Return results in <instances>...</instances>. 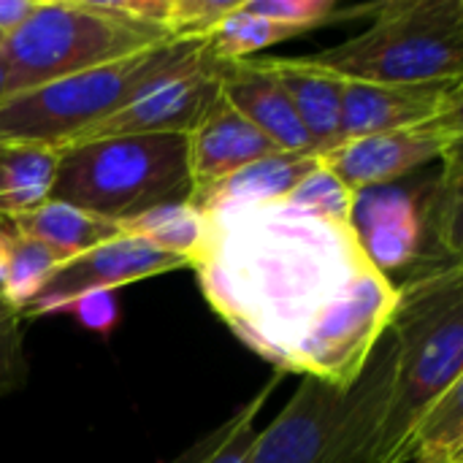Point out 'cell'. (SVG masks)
I'll list each match as a JSON object with an SVG mask.
<instances>
[{"instance_id":"obj_1","label":"cell","mask_w":463,"mask_h":463,"mask_svg":"<svg viewBox=\"0 0 463 463\" xmlns=\"http://www.w3.org/2000/svg\"><path fill=\"white\" fill-rule=\"evenodd\" d=\"M206 220L209 236L193 263L206 304L241 345L290 374L307 336L369 269L353 225L288 201Z\"/></svg>"},{"instance_id":"obj_2","label":"cell","mask_w":463,"mask_h":463,"mask_svg":"<svg viewBox=\"0 0 463 463\" xmlns=\"http://www.w3.org/2000/svg\"><path fill=\"white\" fill-rule=\"evenodd\" d=\"M396 290V377L377 463H396L423 412L463 380V263L415 269Z\"/></svg>"},{"instance_id":"obj_3","label":"cell","mask_w":463,"mask_h":463,"mask_svg":"<svg viewBox=\"0 0 463 463\" xmlns=\"http://www.w3.org/2000/svg\"><path fill=\"white\" fill-rule=\"evenodd\" d=\"M372 11L364 33L301 60L345 81L463 84V0H393Z\"/></svg>"},{"instance_id":"obj_4","label":"cell","mask_w":463,"mask_h":463,"mask_svg":"<svg viewBox=\"0 0 463 463\" xmlns=\"http://www.w3.org/2000/svg\"><path fill=\"white\" fill-rule=\"evenodd\" d=\"M190 190L184 133H152L62 149L52 198L119 225Z\"/></svg>"},{"instance_id":"obj_5","label":"cell","mask_w":463,"mask_h":463,"mask_svg":"<svg viewBox=\"0 0 463 463\" xmlns=\"http://www.w3.org/2000/svg\"><path fill=\"white\" fill-rule=\"evenodd\" d=\"M168 41L155 27L130 22L111 0H38L33 14L0 43L14 95L109 65Z\"/></svg>"},{"instance_id":"obj_6","label":"cell","mask_w":463,"mask_h":463,"mask_svg":"<svg viewBox=\"0 0 463 463\" xmlns=\"http://www.w3.org/2000/svg\"><path fill=\"white\" fill-rule=\"evenodd\" d=\"M203 41H160L144 52L90 68L0 103V144L62 146L73 136L122 109L157 73L184 60Z\"/></svg>"},{"instance_id":"obj_7","label":"cell","mask_w":463,"mask_h":463,"mask_svg":"<svg viewBox=\"0 0 463 463\" xmlns=\"http://www.w3.org/2000/svg\"><path fill=\"white\" fill-rule=\"evenodd\" d=\"M222 65L198 43L184 60L157 73L144 90H138L122 109L87 128L84 133L65 141L62 149H73L90 141L122 138V136H152V133H187L201 111L220 92Z\"/></svg>"},{"instance_id":"obj_8","label":"cell","mask_w":463,"mask_h":463,"mask_svg":"<svg viewBox=\"0 0 463 463\" xmlns=\"http://www.w3.org/2000/svg\"><path fill=\"white\" fill-rule=\"evenodd\" d=\"M461 138L463 117L461 111H456L418 128L342 141L317 157L353 193H361L366 187L396 184L429 163H442L448 155L461 149Z\"/></svg>"},{"instance_id":"obj_9","label":"cell","mask_w":463,"mask_h":463,"mask_svg":"<svg viewBox=\"0 0 463 463\" xmlns=\"http://www.w3.org/2000/svg\"><path fill=\"white\" fill-rule=\"evenodd\" d=\"M179 269H190L182 258L160 252L146 241L117 236L84 255L71 258L57 269L43 293L22 312V320L57 315L62 304L87 293V290H119L141 279H152L160 274H171Z\"/></svg>"},{"instance_id":"obj_10","label":"cell","mask_w":463,"mask_h":463,"mask_svg":"<svg viewBox=\"0 0 463 463\" xmlns=\"http://www.w3.org/2000/svg\"><path fill=\"white\" fill-rule=\"evenodd\" d=\"M353 233L372 269L396 285L404 279L423 255V220L420 187L380 184L355 193Z\"/></svg>"},{"instance_id":"obj_11","label":"cell","mask_w":463,"mask_h":463,"mask_svg":"<svg viewBox=\"0 0 463 463\" xmlns=\"http://www.w3.org/2000/svg\"><path fill=\"white\" fill-rule=\"evenodd\" d=\"M463 84L407 87L345 81L339 144L391 130L418 128L463 109Z\"/></svg>"},{"instance_id":"obj_12","label":"cell","mask_w":463,"mask_h":463,"mask_svg":"<svg viewBox=\"0 0 463 463\" xmlns=\"http://www.w3.org/2000/svg\"><path fill=\"white\" fill-rule=\"evenodd\" d=\"M350 391V388H347ZM347 391L304 377L282 412L255 434L250 463H320Z\"/></svg>"},{"instance_id":"obj_13","label":"cell","mask_w":463,"mask_h":463,"mask_svg":"<svg viewBox=\"0 0 463 463\" xmlns=\"http://www.w3.org/2000/svg\"><path fill=\"white\" fill-rule=\"evenodd\" d=\"M396 377V345L391 334L374 347L361 377L345 396L320 463H377L380 437L385 429Z\"/></svg>"},{"instance_id":"obj_14","label":"cell","mask_w":463,"mask_h":463,"mask_svg":"<svg viewBox=\"0 0 463 463\" xmlns=\"http://www.w3.org/2000/svg\"><path fill=\"white\" fill-rule=\"evenodd\" d=\"M187 141V171H190V195L212 187L214 182L231 176L233 171L277 155L279 149L250 122L244 119L225 98L217 92L212 103L201 111L195 125L184 133Z\"/></svg>"},{"instance_id":"obj_15","label":"cell","mask_w":463,"mask_h":463,"mask_svg":"<svg viewBox=\"0 0 463 463\" xmlns=\"http://www.w3.org/2000/svg\"><path fill=\"white\" fill-rule=\"evenodd\" d=\"M220 92L279 152L317 155L288 92L282 90L279 79L263 65V60L252 57V60H241V62H225L222 79H220Z\"/></svg>"},{"instance_id":"obj_16","label":"cell","mask_w":463,"mask_h":463,"mask_svg":"<svg viewBox=\"0 0 463 463\" xmlns=\"http://www.w3.org/2000/svg\"><path fill=\"white\" fill-rule=\"evenodd\" d=\"M320 165L317 155H269L260 157L231 176L214 182L212 187H203L193 193L187 201L198 206L206 217L233 214L244 209L271 206L290 195V190Z\"/></svg>"},{"instance_id":"obj_17","label":"cell","mask_w":463,"mask_h":463,"mask_svg":"<svg viewBox=\"0 0 463 463\" xmlns=\"http://www.w3.org/2000/svg\"><path fill=\"white\" fill-rule=\"evenodd\" d=\"M263 65L279 79L317 155L339 144L345 79L307 65L301 57H269Z\"/></svg>"},{"instance_id":"obj_18","label":"cell","mask_w":463,"mask_h":463,"mask_svg":"<svg viewBox=\"0 0 463 463\" xmlns=\"http://www.w3.org/2000/svg\"><path fill=\"white\" fill-rule=\"evenodd\" d=\"M463 165L461 149L442 160V171L420 184V220H423V266H458L463 263ZM412 269V271H415Z\"/></svg>"},{"instance_id":"obj_19","label":"cell","mask_w":463,"mask_h":463,"mask_svg":"<svg viewBox=\"0 0 463 463\" xmlns=\"http://www.w3.org/2000/svg\"><path fill=\"white\" fill-rule=\"evenodd\" d=\"M8 228L19 239H30V241L46 247L62 263L122 236L117 222L95 217V214H90L79 206H71L65 201H57V198H49L35 212H30L27 217L16 220Z\"/></svg>"},{"instance_id":"obj_20","label":"cell","mask_w":463,"mask_h":463,"mask_svg":"<svg viewBox=\"0 0 463 463\" xmlns=\"http://www.w3.org/2000/svg\"><path fill=\"white\" fill-rule=\"evenodd\" d=\"M60 157V149L43 144H0V225H14L52 198Z\"/></svg>"},{"instance_id":"obj_21","label":"cell","mask_w":463,"mask_h":463,"mask_svg":"<svg viewBox=\"0 0 463 463\" xmlns=\"http://www.w3.org/2000/svg\"><path fill=\"white\" fill-rule=\"evenodd\" d=\"M119 233L146 241L149 247L168 252L174 258H182L193 269V263L198 260L206 244L209 220L190 201H176V203L155 206L133 220L119 222Z\"/></svg>"},{"instance_id":"obj_22","label":"cell","mask_w":463,"mask_h":463,"mask_svg":"<svg viewBox=\"0 0 463 463\" xmlns=\"http://www.w3.org/2000/svg\"><path fill=\"white\" fill-rule=\"evenodd\" d=\"M396 463H463V380L423 412Z\"/></svg>"},{"instance_id":"obj_23","label":"cell","mask_w":463,"mask_h":463,"mask_svg":"<svg viewBox=\"0 0 463 463\" xmlns=\"http://www.w3.org/2000/svg\"><path fill=\"white\" fill-rule=\"evenodd\" d=\"M241 3L236 5V11H231L225 19H220L212 27V33L203 38V43L214 60H220V62L252 60V54L301 35L293 27H285V24H277V22H269L263 16L244 11Z\"/></svg>"},{"instance_id":"obj_24","label":"cell","mask_w":463,"mask_h":463,"mask_svg":"<svg viewBox=\"0 0 463 463\" xmlns=\"http://www.w3.org/2000/svg\"><path fill=\"white\" fill-rule=\"evenodd\" d=\"M60 266H62V260L57 255H52L46 247L16 236L8 271L0 282V298L14 312L22 315L43 293V288L49 285V279L57 274Z\"/></svg>"},{"instance_id":"obj_25","label":"cell","mask_w":463,"mask_h":463,"mask_svg":"<svg viewBox=\"0 0 463 463\" xmlns=\"http://www.w3.org/2000/svg\"><path fill=\"white\" fill-rule=\"evenodd\" d=\"M290 206L309 212L320 220L336 222V225H350L353 217V203H355V193L323 163L309 171L285 198Z\"/></svg>"},{"instance_id":"obj_26","label":"cell","mask_w":463,"mask_h":463,"mask_svg":"<svg viewBox=\"0 0 463 463\" xmlns=\"http://www.w3.org/2000/svg\"><path fill=\"white\" fill-rule=\"evenodd\" d=\"M282 372H274V377L250 399V402H244L233 415H228L220 426H214L212 431H206V434H201L193 445H187L182 453H176L171 461L165 463H212V458L228 445V439L239 431V426L244 423V420H250V418H255V415H260L263 412V407L269 404V399L274 396V391H277V385L282 383Z\"/></svg>"},{"instance_id":"obj_27","label":"cell","mask_w":463,"mask_h":463,"mask_svg":"<svg viewBox=\"0 0 463 463\" xmlns=\"http://www.w3.org/2000/svg\"><path fill=\"white\" fill-rule=\"evenodd\" d=\"M239 3L241 0H168L165 35L176 41H203Z\"/></svg>"},{"instance_id":"obj_28","label":"cell","mask_w":463,"mask_h":463,"mask_svg":"<svg viewBox=\"0 0 463 463\" xmlns=\"http://www.w3.org/2000/svg\"><path fill=\"white\" fill-rule=\"evenodd\" d=\"M30 374L24 353V320L0 298V396L16 393Z\"/></svg>"},{"instance_id":"obj_29","label":"cell","mask_w":463,"mask_h":463,"mask_svg":"<svg viewBox=\"0 0 463 463\" xmlns=\"http://www.w3.org/2000/svg\"><path fill=\"white\" fill-rule=\"evenodd\" d=\"M57 315L73 317L84 331L109 342L122 323V304L117 290H87L62 304Z\"/></svg>"},{"instance_id":"obj_30","label":"cell","mask_w":463,"mask_h":463,"mask_svg":"<svg viewBox=\"0 0 463 463\" xmlns=\"http://www.w3.org/2000/svg\"><path fill=\"white\" fill-rule=\"evenodd\" d=\"M244 11L263 16L269 22L307 33L336 16L334 0H244Z\"/></svg>"},{"instance_id":"obj_31","label":"cell","mask_w":463,"mask_h":463,"mask_svg":"<svg viewBox=\"0 0 463 463\" xmlns=\"http://www.w3.org/2000/svg\"><path fill=\"white\" fill-rule=\"evenodd\" d=\"M38 0H0V43L33 14Z\"/></svg>"},{"instance_id":"obj_32","label":"cell","mask_w":463,"mask_h":463,"mask_svg":"<svg viewBox=\"0 0 463 463\" xmlns=\"http://www.w3.org/2000/svg\"><path fill=\"white\" fill-rule=\"evenodd\" d=\"M14 241H16L14 231L5 228V225H0V282H3V277H5V271H8L11 252H14Z\"/></svg>"},{"instance_id":"obj_33","label":"cell","mask_w":463,"mask_h":463,"mask_svg":"<svg viewBox=\"0 0 463 463\" xmlns=\"http://www.w3.org/2000/svg\"><path fill=\"white\" fill-rule=\"evenodd\" d=\"M11 95H14V81H11V73H8L5 62L0 60V103L5 98H11Z\"/></svg>"}]
</instances>
